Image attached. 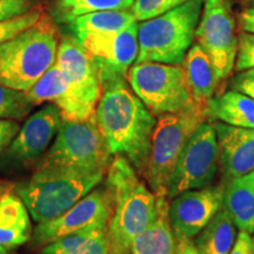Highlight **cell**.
<instances>
[{
  "mask_svg": "<svg viewBox=\"0 0 254 254\" xmlns=\"http://www.w3.org/2000/svg\"><path fill=\"white\" fill-rule=\"evenodd\" d=\"M225 186L190 190L171 199L170 222L176 240H192L224 205Z\"/></svg>",
  "mask_w": 254,
  "mask_h": 254,
  "instance_id": "obj_15",
  "label": "cell"
},
{
  "mask_svg": "<svg viewBox=\"0 0 254 254\" xmlns=\"http://www.w3.org/2000/svg\"><path fill=\"white\" fill-rule=\"evenodd\" d=\"M187 0H134L132 13L138 21H145L166 13Z\"/></svg>",
  "mask_w": 254,
  "mask_h": 254,
  "instance_id": "obj_29",
  "label": "cell"
},
{
  "mask_svg": "<svg viewBox=\"0 0 254 254\" xmlns=\"http://www.w3.org/2000/svg\"><path fill=\"white\" fill-rule=\"evenodd\" d=\"M138 21L125 30L109 33H92L79 43L92 57L103 84L116 79H127V72L138 57Z\"/></svg>",
  "mask_w": 254,
  "mask_h": 254,
  "instance_id": "obj_13",
  "label": "cell"
},
{
  "mask_svg": "<svg viewBox=\"0 0 254 254\" xmlns=\"http://www.w3.org/2000/svg\"><path fill=\"white\" fill-rule=\"evenodd\" d=\"M94 117L111 153L125 157L139 174L144 172L157 120L127 79L103 84Z\"/></svg>",
  "mask_w": 254,
  "mask_h": 254,
  "instance_id": "obj_1",
  "label": "cell"
},
{
  "mask_svg": "<svg viewBox=\"0 0 254 254\" xmlns=\"http://www.w3.org/2000/svg\"><path fill=\"white\" fill-rule=\"evenodd\" d=\"M254 67V33L241 32L238 38V51L234 69L237 72Z\"/></svg>",
  "mask_w": 254,
  "mask_h": 254,
  "instance_id": "obj_30",
  "label": "cell"
},
{
  "mask_svg": "<svg viewBox=\"0 0 254 254\" xmlns=\"http://www.w3.org/2000/svg\"><path fill=\"white\" fill-rule=\"evenodd\" d=\"M174 254H200L192 240H177Z\"/></svg>",
  "mask_w": 254,
  "mask_h": 254,
  "instance_id": "obj_36",
  "label": "cell"
},
{
  "mask_svg": "<svg viewBox=\"0 0 254 254\" xmlns=\"http://www.w3.org/2000/svg\"><path fill=\"white\" fill-rule=\"evenodd\" d=\"M252 2H253V4H254V0H252Z\"/></svg>",
  "mask_w": 254,
  "mask_h": 254,
  "instance_id": "obj_40",
  "label": "cell"
},
{
  "mask_svg": "<svg viewBox=\"0 0 254 254\" xmlns=\"http://www.w3.org/2000/svg\"><path fill=\"white\" fill-rule=\"evenodd\" d=\"M206 114L213 122L254 128V99L238 91H226L209 100Z\"/></svg>",
  "mask_w": 254,
  "mask_h": 254,
  "instance_id": "obj_21",
  "label": "cell"
},
{
  "mask_svg": "<svg viewBox=\"0 0 254 254\" xmlns=\"http://www.w3.org/2000/svg\"><path fill=\"white\" fill-rule=\"evenodd\" d=\"M219 145V166L228 183L254 171V128L213 123Z\"/></svg>",
  "mask_w": 254,
  "mask_h": 254,
  "instance_id": "obj_16",
  "label": "cell"
},
{
  "mask_svg": "<svg viewBox=\"0 0 254 254\" xmlns=\"http://www.w3.org/2000/svg\"><path fill=\"white\" fill-rule=\"evenodd\" d=\"M237 237V226L227 212L221 208L193 243L200 254H230Z\"/></svg>",
  "mask_w": 254,
  "mask_h": 254,
  "instance_id": "obj_23",
  "label": "cell"
},
{
  "mask_svg": "<svg viewBox=\"0 0 254 254\" xmlns=\"http://www.w3.org/2000/svg\"><path fill=\"white\" fill-rule=\"evenodd\" d=\"M105 184L114 201L109 224L110 239L117 254H129L133 240L157 217V195L123 155H114Z\"/></svg>",
  "mask_w": 254,
  "mask_h": 254,
  "instance_id": "obj_2",
  "label": "cell"
},
{
  "mask_svg": "<svg viewBox=\"0 0 254 254\" xmlns=\"http://www.w3.org/2000/svg\"><path fill=\"white\" fill-rule=\"evenodd\" d=\"M231 90L240 92L254 99V67L238 72L231 82Z\"/></svg>",
  "mask_w": 254,
  "mask_h": 254,
  "instance_id": "obj_32",
  "label": "cell"
},
{
  "mask_svg": "<svg viewBox=\"0 0 254 254\" xmlns=\"http://www.w3.org/2000/svg\"><path fill=\"white\" fill-rule=\"evenodd\" d=\"M134 0H59L58 8L64 20L99 11L131 9Z\"/></svg>",
  "mask_w": 254,
  "mask_h": 254,
  "instance_id": "obj_26",
  "label": "cell"
},
{
  "mask_svg": "<svg viewBox=\"0 0 254 254\" xmlns=\"http://www.w3.org/2000/svg\"><path fill=\"white\" fill-rule=\"evenodd\" d=\"M39 254H117L109 227L80 231L47 244Z\"/></svg>",
  "mask_w": 254,
  "mask_h": 254,
  "instance_id": "obj_22",
  "label": "cell"
},
{
  "mask_svg": "<svg viewBox=\"0 0 254 254\" xmlns=\"http://www.w3.org/2000/svg\"><path fill=\"white\" fill-rule=\"evenodd\" d=\"M113 208V195L109 187L97 186L65 213L38 224L32 233L33 246L44 247L77 232L109 227Z\"/></svg>",
  "mask_w": 254,
  "mask_h": 254,
  "instance_id": "obj_12",
  "label": "cell"
},
{
  "mask_svg": "<svg viewBox=\"0 0 254 254\" xmlns=\"http://www.w3.org/2000/svg\"><path fill=\"white\" fill-rule=\"evenodd\" d=\"M252 254H254V237L252 238Z\"/></svg>",
  "mask_w": 254,
  "mask_h": 254,
  "instance_id": "obj_39",
  "label": "cell"
},
{
  "mask_svg": "<svg viewBox=\"0 0 254 254\" xmlns=\"http://www.w3.org/2000/svg\"><path fill=\"white\" fill-rule=\"evenodd\" d=\"M34 105L25 92L0 85V119L21 120L31 112Z\"/></svg>",
  "mask_w": 254,
  "mask_h": 254,
  "instance_id": "obj_27",
  "label": "cell"
},
{
  "mask_svg": "<svg viewBox=\"0 0 254 254\" xmlns=\"http://www.w3.org/2000/svg\"><path fill=\"white\" fill-rule=\"evenodd\" d=\"M57 65L67 79V101L63 120L82 122L94 116L103 86L98 68L74 36L63 37L57 51Z\"/></svg>",
  "mask_w": 254,
  "mask_h": 254,
  "instance_id": "obj_9",
  "label": "cell"
},
{
  "mask_svg": "<svg viewBox=\"0 0 254 254\" xmlns=\"http://www.w3.org/2000/svg\"><path fill=\"white\" fill-rule=\"evenodd\" d=\"M127 82L154 116L196 107L182 65L134 64L127 72Z\"/></svg>",
  "mask_w": 254,
  "mask_h": 254,
  "instance_id": "obj_8",
  "label": "cell"
},
{
  "mask_svg": "<svg viewBox=\"0 0 254 254\" xmlns=\"http://www.w3.org/2000/svg\"><path fill=\"white\" fill-rule=\"evenodd\" d=\"M30 213L26 205L15 193L0 196V246L12 250L32 238Z\"/></svg>",
  "mask_w": 254,
  "mask_h": 254,
  "instance_id": "obj_18",
  "label": "cell"
},
{
  "mask_svg": "<svg viewBox=\"0 0 254 254\" xmlns=\"http://www.w3.org/2000/svg\"><path fill=\"white\" fill-rule=\"evenodd\" d=\"M20 125L17 120L0 119V154L4 153L14 136L18 134Z\"/></svg>",
  "mask_w": 254,
  "mask_h": 254,
  "instance_id": "obj_33",
  "label": "cell"
},
{
  "mask_svg": "<svg viewBox=\"0 0 254 254\" xmlns=\"http://www.w3.org/2000/svg\"><path fill=\"white\" fill-rule=\"evenodd\" d=\"M230 254H252V237L245 231L238 233L234 246L232 247Z\"/></svg>",
  "mask_w": 254,
  "mask_h": 254,
  "instance_id": "obj_34",
  "label": "cell"
},
{
  "mask_svg": "<svg viewBox=\"0 0 254 254\" xmlns=\"http://www.w3.org/2000/svg\"><path fill=\"white\" fill-rule=\"evenodd\" d=\"M106 173H82L69 170H36L14 193L26 205L37 224L52 220L99 186Z\"/></svg>",
  "mask_w": 254,
  "mask_h": 254,
  "instance_id": "obj_4",
  "label": "cell"
},
{
  "mask_svg": "<svg viewBox=\"0 0 254 254\" xmlns=\"http://www.w3.org/2000/svg\"><path fill=\"white\" fill-rule=\"evenodd\" d=\"M9 189H11V185L7 183H4V182H0V196L2 194H5V193L9 192Z\"/></svg>",
  "mask_w": 254,
  "mask_h": 254,
  "instance_id": "obj_37",
  "label": "cell"
},
{
  "mask_svg": "<svg viewBox=\"0 0 254 254\" xmlns=\"http://www.w3.org/2000/svg\"><path fill=\"white\" fill-rule=\"evenodd\" d=\"M222 208L238 230L254 234V171L226 184Z\"/></svg>",
  "mask_w": 254,
  "mask_h": 254,
  "instance_id": "obj_20",
  "label": "cell"
},
{
  "mask_svg": "<svg viewBox=\"0 0 254 254\" xmlns=\"http://www.w3.org/2000/svg\"><path fill=\"white\" fill-rule=\"evenodd\" d=\"M207 120L198 107L160 116L151 138L150 153L141 176L157 196L168 198L171 180L180 153L190 135Z\"/></svg>",
  "mask_w": 254,
  "mask_h": 254,
  "instance_id": "obj_7",
  "label": "cell"
},
{
  "mask_svg": "<svg viewBox=\"0 0 254 254\" xmlns=\"http://www.w3.org/2000/svg\"><path fill=\"white\" fill-rule=\"evenodd\" d=\"M170 200L157 196V217L133 240L129 254H174L177 240L170 222Z\"/></svg>",
  "mask_w": 254,
  "mask_h": 254,
  "instance_id": "obj_19",
  "label": "cell"
},
{
  "mask_svg": "<svg viewBox=\"0 0 254 254\" xmlns=\"http://www.w3.org/2000/svg\"><path fill=\"white\" fill-rule=\"evenodd\" d=\"M62 122V112L55 104L41 107L20 127L5 150L1 164L19 167L37 163L55 140Z\"/></svg>",
  "mask_w": 254,
  "mask_h": 254,
  "instance_id": "obj_14",
  "label": "cell"
},
{
  "mask_svg": "<svg viewBox=\"0 0 254 254\" xmlns=\"http://www.w3.org/2000/svg\"><path fill=\"white\" fill-rule=\"evenodd\" d=\"M238 21L243 32L254 33V6L244 9L238 17Z\"/></svg>",
  "mask_w": 254,
  "mask_h": 254,
  "instance_id": "obj_35",
  "label": "cell"
},
{
  "mask_svg": "<svg viewBox=\"0 0 254 254\" xmlns=\"http://www.w3.org/2000/svg\"><path fill=\"white\" fill-rule=\"evenodd\" d=\"M43 15V9L39 6H36L26 13L0 21V45L27 30L28 27L33 26L40 20Z\"/></svg>",
  "mask_w": 254,
  "mask_h": 254,
  "instance_id": "obj_28",
  "label": "cell"
},
{
  "mask_svg": "<svg viewBox=\"0 0 254 254\" xmlns=\"http://www.w3.org/2000/svg\"><path fill=\"white\" fill-rule=\"evenodd\" d=\"M183 67L195 106L206 113L209 100L214 97L220 84L213 64L207 53L196 43L187 52Z\"/></svg>",
  "mask_w": 254,
  "mask_h": 254,
  "instance_id": "obj_17",
  "label": "cell"
},
{
  "mask_svg": "<svg viewBox=\"0 0 254 254\" xmlns=\"http://www.w3.org/2000/svg\"><path fill=\"white\" fill-rule=\"evenodd\" d=\"M138 21L128 9L119 11H99L82 14L72 19L69 27L77 39L92 33H109L125 30L129 25Z\"/></svg>",
  "mask_w": 254,
  "mask_h": 254,
  "instance_id": "obj_24",
  "label": "cell"
},
{
  "mask_svg": "<svg viewBox=\"0 0 254 254\" xmlns=\"http://www.w3.org/2000/svg\"><path fill=\"white\" fill-rule=\"evenodd\" d=\"M204 0H187L166 13L138 24V57L134 64L183 65L201 15Z\"/></svg>",
  "mask_w": 254,
  "mask_h": 254,
  "instance_id": "obj_5",
  "label": "cell"
},
{
  "mask_svg": "<svg viewBox=\"0 0 254 254\" xmlns=\"http://www.w3.org/2000/svg\"><path fill=\"white\" fill-rule=\"evenodd\" d=\"M59 39L51 19L38 23L0 45V85L26 92L56 63Z\"/></svg>",
  "mask_w": 254,
  "mask_h": 254,
  "instance_id": "obj_3",
  "label": "cell"
},
{
  "mask_svg": "<svg viewBox=\"0 0 254 254\" xmlns=\"http://www.w3.org/2000/svg\"><path fill=\"white\" fill-rule=\"evenodd\" d=\"M219 168V145L213 123H202L193 132L174 168L168 200L186 190L211 185Z\"/></svg>",
  "mask_w": 254,
  "mask_h": 254,
  "instance_id": "obj_11",
  "label": "cell"
},
{
  "mask_svg": "<svg viewBox=\"0 0 254 254\" xmlns=\"http://www.w3.org/2000/svg\"><path fill=\"white\" fill-rule=\"evenodd\" d=\"M25 93L34 106L49 101L55 104L62 112L67 101V79L63 69L55 63Z\"/></svg>",
  "mask_w": 254,
  "mask_h": 254,
  "instance_id": "obj_25",
  "label": "cell"
},
{
  "mask_svg": "<svg viewBox=\"0 0 254 254\" xmlns=\"http://www.w3.org/2000/svg\"><path fill=\"white\" fill-rule=\"evenodd\" d=\"M37 6V0H0V21L18 17Z\"/></svg>",
  "mask_w": 254,
  "mask_h": 254,
  "instance_id": "obj_31",
  "label": "cell"
},
{
  "mask_svg": "<svg viewBox=\"0 0 254 254\" xmlns=\"http://www.w3.org/2000/svg\"><path fill=\"white\" fill-rule=\"evenodd\" d=\"M0 254H9V251L0 246Z\"/></svg>",
  "mask_w": 254,
  "mask_h": 254,
  "instance_id": "obj_38",
  "label": "cell"
},
{
  "mask_svg": "<svg viewBox=\"0 0 254 254\" xmlns=\"http://www.w3.org/2000/svg\"><path fill=\"white\" fill-rule=\"evenodd\" d=\"M112 157L94 116L82 122L63 120L52 145L37 161L36 170L106 173Z\"/></svg>",
  "mask_w": 254,
  "mask_h": 254,
  "instance_id": "obj_6",
  "label": "cell"
},
{
  "mask_svg": "<svg viewBox=\"0 0 254 254\" xmlns=\"http://www.w3.org/2000/svg\"><path fill=\"white\" fill-rule=\"evenodd\" d=\"M194 38L211 59L219 82L230 78L236 66V19L228 0H204Z\"/></svg>",
  "mask_w": 254,
  "mask_h": 254,
  "instance_id": "obj_10",
  "label": "cell"
}]
</instances>
